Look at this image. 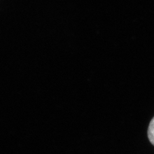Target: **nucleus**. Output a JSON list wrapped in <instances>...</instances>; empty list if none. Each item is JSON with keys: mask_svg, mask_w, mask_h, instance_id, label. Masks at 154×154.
I'll return each instance as SVG.
<instances>
[{"mask_svg": "<svg viewBox=\"0 0 154 154\" xmlns=\"http://www.w3.org/2000/svg\"><path fill=\"white\" fill-rule=\"evenodd\" d=\"M148 137L150 142L154 146V117L152 119L149 125Z\"/></svg>", "mask_w": 154, "mask_h": 154, "instance_id": "obj_1", "label": "nucleus"}]
</instances>
